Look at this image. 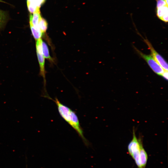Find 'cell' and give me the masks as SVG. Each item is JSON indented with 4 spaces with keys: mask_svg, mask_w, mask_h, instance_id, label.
<instances>
[{
    "mask_svg": "<svg viewBox=\"0 0 168 168\" xmlns=\"http://www.w3.org/2000/svg\"><path fill=\"white\" fill-rule=\"evenodd\" d=\"M36 53L40 67V74L43 77L44 83H45V58L43 54H41L37 52Z\"/></svg>",
    "mask_w": 168,
    "mask_h": 168,
    "instance_id": "8992f818",
    "label": "cell"
},
{
    "mask_svg": "<svg viewBox=\"0 0 168 168\" xmlns=\"http://www.w3.org/2000/svg\"><path fill=\"white\" fill-rule=\"evenodd\" d=\"M46 0H38V6L39 7H40L41 5L43 4Z\"/></svg>",
    "mask_w": 168,
    "mask_h": 168,
    "instance_id": "7c38bea8",
    "label": "cell"
},
{
    "mask_svg": "<svg viewBox=\"0 0 168 168\" xmlns=\"http://www.w3.org/2000/svg\"><path fill=\"white\" fill-rule=\"evenodd\" d=\"M156 14L161 20L165 19L168 17V7L167 5L156 8Z\"/></svg>",
    "mask_w": 168,
    "mask_h": 168,
    "instance_id": "5b68a950",
    "label": "cell"
},
{
    "mask_svg": "<svg viewBox=\"0 0 168 168\" xmlns=\"http://www.w3.org/2000/svg\"><path fill=\"white\" fill-rule=\"evenodd\" d=\"M38 27L40 31L43 34L45 33L48 27V23L46 20L41 17L38 23Z\"/></svg>",
    "mask_w": 168,
    "mask_h": 168,
    "instance_id": "9c48e42d",
    "label": "cell"
},
{
    "mask_svg": "<svg viewBox=\"0 0 168 168\" xmlns=\"http://www.w3.org/2000/svg\"><path fill=\"white\" fill-rule=\"evenodd\" d=\"M29 17L30 23H31L35 28L40 30L38 27V23L41 17L40 9L33 13V15L30 14Z\"/></svg>",
    "mask_w": 168,
    "mask_h": 168,
    "instance_id": "277c9868",
    "label": "cell"
},
{
    "mask_svg": "<svg viewBox=\"0 0 168 168\" xmlns=\"http://www.w3.org/2000/svg\"><path fill=\"white\" fill-rule=\"evenodd\" d=\"M42 48L43 54L44 58L49 60L51 62H53V60L50 55L48 47L46 43L43 41Z\"/></svg>",
    "mask_w": 168,
    "mask_h": 168,
    "instance_id": "52a82bcc",
    "label": "cell"
},
{
    "mask_svg": "<svg viewBox=\"0 0 168 168\" xmlns=\"http://www.w3.org/2000/svg\"><path fill=\"white\" fill-rule=\"evenodd\" d=\"M166 3L168 5V0H164Z\"/></svg>",
    "mask_w": 168,
    "mask_h": 168,
    "instance_id": "4fadbf2b",
    "label": "cell"
},
{
    "mask_svg": "<svg viewBox=\"0 0 168 168\" xmlns=\"http://www.w3.org/2000/svg\"><path fill=\"white\" fill-rule=\"evenodd\" d=\"M0 2H5L4 1H2V0H0Z\"/></svg>",
    "mask_w": 168,
    "mask_h": 168,
    "instance_id": "5bb4252c",
    "label": "cell"
},
{
    "mask_svg": "<svg viewBox=\"0 0 168 168\" xmlns=\"http://www.w3.org/2000/svg\"><path fill=\"white\" fill-rule=\"evenodd\" d=\"M48 98L54 101L61 117L75 130L86 145H88L89 142L84 136L83 131L76 113L61 103L57 98H55L54 100L49 96Z\"/></svg>",
    "mask_w": 168,
    "mask_h": 168,
    "instance_id": "6da1fadb",
    "label": "cell"
},
{
    "mask_svg": "<svg viewBox=\"0 0 168 168\" xmlns=\"http://www.w3.org/2000/svg\"><path fill=\"white\" fill-rule=\"evenodd\" d=\"M144 41L150 49L151 55L165 71H168V64L163 58L153 47L150 42L147 39H144Z\"/></svg>",
    "mask_w": 168,
    "mask_h": 168,
    "instance_id": "3957f363",
    "label": "cell"
},
{
    "mask_svg": "<svg viewBox=\"0 0 168 168\" xmlns=\"http://www.w3.org/2000/svg\"><path fill=\"white\" fill-rule=\"evenodd\" d=\"M30 25L32 33L35 39L37 40L41 38L43 34L40 30L35 28L31 23H30Z\"/></svg>",
    "mask_w": 168,
    "mask_h": 168,
    "instance_id": "ba28073f",
    "label": "cell"
},
{
    "mask_svg": "<svg viewBox=\"0 0 168 168\" xmlns=\"http://www.w3.org/2000/svg\"><path fill=\"white\" fill-rule=\"evenodd\" d=\"M168 71L165 70L161 76L166 80H167L168 77Z\"/></svg>",
    "mask_w": 168,
    "mask_h": 168,
    "instance_id": "8fae6325",
    "label": "cell"
},
{
    "mask_svg": "<svg viewBox=\"0 0 168 168\" xmlns=\"http://www.w3.org/2000/svg\"><path fill=\"white\" fill-rule=\"evenodd\" d=\"M156 8H158L160 7L167 5L164 0H156Z\"/></svg>",
    "mask_w": 168,
    "mask_h": 168,
    "instance_id": "30bf717a",
    "label": "cell"
},
{
    "mask_svg": "<svg viewBox=\"0 0 168 168\" xmlns=\"http://www.w3.org/2000/svg\"><path fill=\"white\" fill-rule=\"evenodd\" d=\"M138 53L147 62L152 69L157 75L161 76L164 71V70L156 61L151 55L145 54L135 49Z\"/></svg>",
    "mask_w": 168,
    "mask_h": 168,
    "instance_id": "7a4b0ae2",
    "label": "cell"
}]
</instances>
